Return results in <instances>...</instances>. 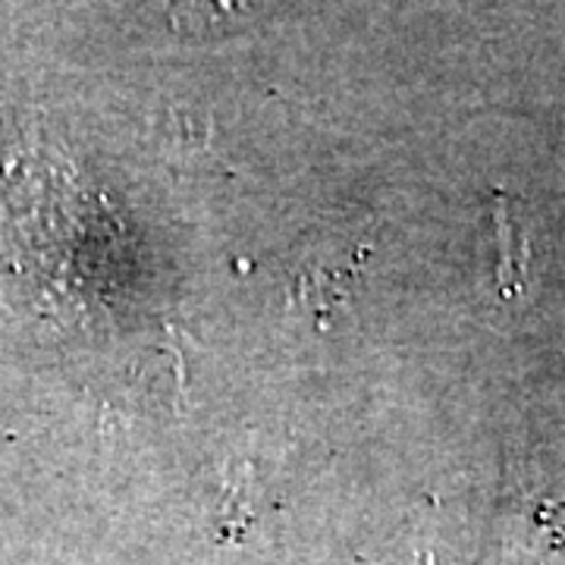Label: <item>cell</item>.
Here are the masks:
<instances>
[{
  "instance_id": "6da1fadb",
  "label": "cell",
  "mask_w": 565,
  "mask_h": 565,
  "mask_svg": "<svg viewBox=\"0 0 565 565\" xmlns=\"http://www.w3.org/2000/svg\"><path fill=\"white\" fill-rule=\"evenodd\" d=\"M493 226H497V289L503 299H522L527 289V233L522 223L512 221V211L503 195L493 204Z\"/></svg>"
},
{
  "instance_id": "7a4b0ae2",
  "label": "cell",
  "mask_w": 565,
  "mask_h": 565,
  "mask_svg": "<svg viewBox=\"0 0 565 565\" xmlns=\"http://www.w3.org/2000/svg\"><path fill=\"white\" fill-rule=\"evenodd\" d=\"M163 7L170 25L189 39L211 35L226 22L248 13V0H163Z\"/></svg>"
}]
</instances>
